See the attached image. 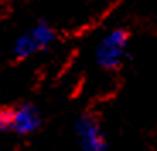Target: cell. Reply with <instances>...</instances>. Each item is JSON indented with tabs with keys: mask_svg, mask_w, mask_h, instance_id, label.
Segmentation results:
<instances>
[{
	"mask_svg": "<svg viewBox=\"0 0 157 151\" xmlns=\"http://www.w3.org/2000/svg\"><path fill=\"white\" fill-rule=\"evenodd\" d=\"M130 47V31L116 28L109 31L96 47V64L104 71H116L125 64Z\"/></svg>",
	"mask_w": 157,
	"mask_h": 151,
	"instance_id": "cell-1",
	"label": "cell"
},
{
	"mask_svg": "<svg viewBox=\"0 0 157 151\" xmlns=\"http://www.w3.org/2000/svg\"><path fill=\"white\" fill-rule=\"evenodd\" d=\"M56 38L55 29L48 22H38L19 36L14 43V57L17 60H26L38 52H43Z\"/></svg>",
	"mask_w": 157,
	"mask_h": 151,
	"instance_id": "cell-2",
	"label": "cell"
},
{
	"mask_svg": "<svg viewBox=\"0 0 157 151\" xmlns=\"http://www.w3.org/2000/svg\"><path fill=\"white\" fill-rule=\"evenodd\" d=\"M78 148L82 151H108V139L101 122L90 113H84L74 125Z\"/></svg>",
	"mask_w": 157,
	"mask_h": 151,
	"instance_id": "cell-3",
	"label": "cell"
},
{
	"mask_svg": "<svg viewBox=\"0 0 157 151\" xmlns=\"http://www.w3.org/2000/svg\"><path fill=\"white\" fill-rule=\"evenodd\" d=\"M43 124L38 107L33 103H22L14 107V120H12V132L19 136H29L36 132Z\"/></svg>",
	"mask_w": 157,
	"mask_h": 151,
	"instance_id": "cell-4",
	"label": "cell"
},
{
	"mask_svg": "<svg viewBox=\"0 0 157 151\" xmlns=\"http://www.w3.org/2000/svg\"><path fill=\"white\" fill-rule=\"evenodd\" d=\"M12 120H14V107L0 108V132H12Z\"/></svg>",
	"mask_w": 157,
	"mask_h": 151,
	"instance_id": "cell-5",
	"label": "cell"
}]
</instances>
